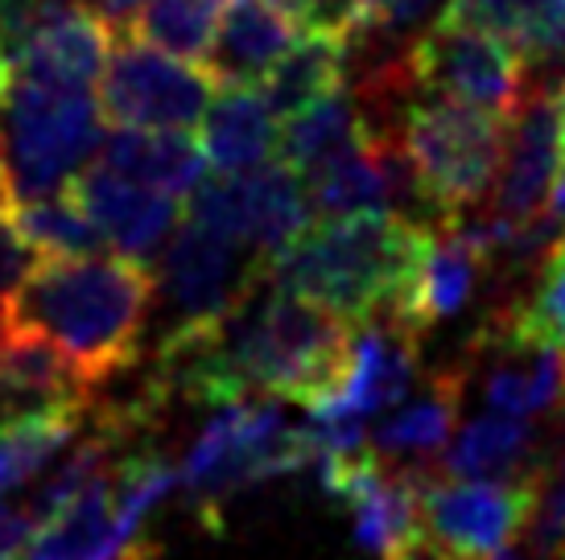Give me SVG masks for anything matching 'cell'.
<instances>
[{
    "instance_id": "14",
    "label": "cell",
    "mask_w": 565,
    "mask_h": 560,
    "mask_svg": "<svg viewBox=\"0 0 565 560\" xmlns=\"http://www.w3.org/2000/svg\"><path fill=\"white\" fill-rule=\"evenodd\" d=\"M565 153L562 137V108L557 95L536 91L516 116V128L508 132V149L500 161V182H495V211L512 223H529L541 215L550 198L557 165Z\"/></svg>"
},
{
    "instance_id": "9",
    "label": "cell",
    "mask_w": 565,
    "mask_h": 560,
    "mask_svg": "<svg viewBox=\"0 0 565 560\" xmlns=\"http://www.w3.org/2000/svg\"><path fill=\"white\" fill-rule=\"evenodd\" d=\"M536 470L524 478L491 483V478H450L429 466H417L422 531L441 548L471 560L516 545V536L529 528V515H533Z\"/></svg>"
},
{
    "instance_id": "21",
    "label": "cell",
    "mask_w": 565,
    "mask_h": 560,
    "mask_svg": "<svg viewBox=\"0 0 565 560\" xmlns=\"http://www.w3.org/2000/svg\"><path fill=\"white\" fill-rule=\"evenodd\" d=\"M462 391H467V375L462 371H434L401 412L380 420L372 450L384 453V457H413V466L434 462L458 429Z\"/></svg>"
},
{
    "instance_id": "27",
    "label": "cell",
    "mask_w": 565,
    "mask_h": 560,
    "mask_svg": "<svg viewBox=\"0 0 565 560\" xmlns=\"http://www.w3.org/2000/svg\"><path fill=\"white\" fill-rule=\"evenodd\" d=\"M500 322L529 343L565 351V231H557V239L550 244V256L536 272L529 297L508 305Z\"/></svg>"
},
{
    "instance_id": "32",
    "label": "cell",
    "mask_w": 565,
    "mask_h": 560,
    "mask_svg": "<svg viewBox=\"0 0 565 560\" xmlns=\"http://www.w3.org/2000/svg\"><path fill=\"white\" fill-rule=\"evenodd\" d=\"M33 528H38V519H33L30 503H9V498H0V552L25 548Z\"/></svg>"
},
{
    "instance_id": "26",
    "label": "cell",
    "mask_w": 565,
    "mask_h": 560,
    "mask_svg": "<svg viewBox=\"0 0 565 560\" xmlns=\"http://www.w3.org/2000/svg\"><path fill=\"white\" fill-rule=\"evenodd\" d=\"M9 215H13L17 231L25 235V244L38 248V256H95L108 248L104 231L66 198V190L46 194V198H30Z\"/></svg>"
},
{
    "instance_id": "24",
    "label": "cell",
    "mask_w": 565,
    "mask_h": 560,
    "mask_svg": "<svg viewBox=\"0 0 565 560\" xmlns=\"http://www.w3.org/2000/svg\"><path fill=\"white\" fill-rule=\"evenodd\" d=\"M79 417L83 412L75 408H50V412L0 420V498L33 483L75 441Z\"/></svg>"
},
{
    "instance_id": "3",
    "label": "cell",
    "mask_w": 565,
    "mask_h": 560,
    "mask_svg": "<svg viewBox=\"0 0 565 560\" xmlns=\"http://www.w3.org/2000/svg\"><path fill=\"white\" fill-rule=\"evenodd\" d=\"M99 99L83 87L9 75L0 99V165L13 198L63 194L99 149Z\"/></svg>"
},
{
    "instance_id": "33",
    "label": "cell",
    "mask_w": 565,
    "mask_h": 560,
    "mask_svg": "<svg viewBox=\"0 0 565 560\" xmlns=\"http://www.w3.org/2000/svg\"><path fill=\"white\" fill-rule=\"evenodd\" d=\"M384 560H471V557H458L450 548H441L438 540H429L425 531H417L413 540H405L401 548H393Z\"/></svg>"
},
{
    "instance_id": "34",
    "label": "cell",
    "mask_w": 565,
    "mask_h": 560,
    "mask_svg": "<svg viewBox=\"0 0 565 560\" xmlns=\"http://www.w3.org/2000/svg\"><path fill=\"white\" fill-rule=\"evenodd\" d=\"M87 4L108 21L111 30H128L132 17H137V9H141V0H87Z\"/></svg>"
},
{
    "instance_id": "20",
    "label": "cell",
    "mask_w": 565,
    "mask_h": 560,
    "mask_svg": "<svg viewBox=\"0 0 565 560\" xmlns=\"http://www.w3.org/2000/svg\"><path fill=\"white\" fill-rule=\"evenodd\" d=\"M347 54H351V37L330 30H301V37L285 50L277 63L268 66L260 83H252L268 111L277 120H289L298 111L315 108L318 99L343 91Z\"/></svg>"
},
{
    "instance_id": "6",
    "label": "cell",
    "mask_w": 565,
    "mask_h": 560,
    "mask_svg": "<svg viewBox=\"0 0 565 560\" xmlns=\"http://www.w3.org/2000/svg\"><path fill=\"white\" fill-rule=\"evenodd\" d=\"M405 75L425 95L516 120L524 108V54L475 21L441 13L408 50Z\"/></svg>"
},
{
    "instance_id": "37",
    "label": "cell",
    "mask_w": 565,
    "mask_h": 560,
    "mask_svg": "<svg viewBox=\"0 0 565 560\" xmlns=\"http://www.w3.org/2000/svg\"><path fill=\"white\" fill-rule=\"evenodd\" d=\"M0 560H17V557H13V552H0Z\"/></svg>"
},
{
    "instance_id": "30",
    "label": "cell",
    "mask_w": 565,
    "mask_h": 560,
    "mask_svg": "<svg viewBox=\"0 0 565 560\" xmlns=\"http://www.w3.org/2000/svg\"><path fill=\"white\" fill-rule=\"evenodd\" d=\"M42 256L33 244H25V235L13 227V218L4 215L0 218V301L13 293L21 280L30 277L33 265H38Z\"/></svg>"
},
{
    "instance_id": "12",
    "label": "cell",
    "mask_w": 565,
    "mask_h": 560,
    "mask_svg": "<svg viewBox=\"0 0 565 560\" xmlns=\"http://www.w3.org/2000/svg\"><path fill=\"white\" fill-rule=\"evenodd\" d=\"M417 358H422V334L401 326L396 317H372L351 334V355L339 388L330 391L310 417H347L367 420L384 408L413 396L417 384Z\"/></svg>"
},
{
    "instance_id": "2",
    "label": "cell",
    "mask_w": 565,
    "mask_h": 560,
    "mask_svg": "<svg viewBox=\"0 0 565 560\" xmlns=\"http://www.w3.org/2000/svg\"><path fill=\"white\" fill-rule=\"evenodd\" d=\"M417 227V218L388 211L315 218L289 248L268 260L265 277L285 293H298L343 317L347 326H363L396 305L413 265Z\"/></svg>"
},
{
    "instance_id": "7",
    "label": "cell",
    "mask_w": 565,
    "mask_h": 560,
    "mask_svg": "<svg viewBox=\"0 0 565 560\" xmlns=\"http://www.w3.org/2000/svg\"><path fill=\"white\" fill-rule=\"evenodd\" d=\"M215 91H220V78L203 63H190V58L149 46L132 33H120L111 42L95 99L111 125L194 132L203 125Z\"/></svg>"
},
{
    "instance_id": "17",
    "label": "cell",
    "mask_w": 565,
    "mask_h": 560,
    "mask_svg": "<svg viewBox=\"0 0 565 560\" xmlns=\"http://www.w3.org/2000/svg\"><path fill=\"white\" fill-rule=\"evenodd\" d=\"M298 37V21H289L268 0H223L203 66L220 83H260V75Z\"/></svg>"
},
{
    "instance_id": "25",
    "label": "cell",
    "mask_w": 565,
    "mask_h": 560,
    "mask_svg": "<svg viewBox=\"0 0 565 560\" xmlns=\"http://www.w3.org/2000/svg\"><path fill=\"white\" fill-rule=\"evenodd\" d=\"M220 9L223 0H141L128 33L149 42V46L166 50V54L206 63Z\"/></svg>"
},
{
    "instance_id": "35",
    "label": "cell",
    "mask_w": 565,
    "mask_h": 560,
    "mask_svg": "<svg viewBox=\"0 0 565 560\" xmlns=\"http://www.w3.org/2000/svg\"><path fill=\"white\" fill-rule=\"evenodd\" d=\"M479 560H541V557H536L529 545H508V548H500V552H487V557H479Z\"/></svg>"
},
{
    "instance_id": "18",
    "label": "cell",
    "mask_w": 565,
    "mask_h": 560,
    "mask_svg": "<svg viewBox=\"0 0 565 560\" xmlns=\"http://www.w3.org/2000/svg\"><path fill=\"white\" fill-rule=\"evenodd\" d=\"M277 132H281V120L268 111L252 83H220L194 140L206 157V170L244 173L273 161Z\"/></svg>"
},
{
    "instance_id": "1",
    "label": "cell",
    "mask_w": 565,
    "mask_h": 560,
    "mask_svg": "<svg viewBox=\"0 0 565 560\" xmlns=\"http://www.w3.org/2000/svg\"><path fill=\"white\" fill-rule=\"evenodd\" d=\"M153 297L158 277L149 265L104 251L42 256L30 277L0 301V310L42 330L99 388L137 363Z\"/></svg>"
},
{
    "instance_id": "13",
    "label": "cell",
    "mask_w": 565,
    "mask_h": 560,
    "mask_svg": "<svg viewBox=\"0 0 565 560\" xmlns=\"http://www.w3.org/2000/svg\"><path fill=\"white\" fill-rule=\"evenodd\" d=\"M483 268H487L483 251L471 248L450 227V218H422L408 277L401 284L396 305L384 317H396L413 334H425L429 326L455 317L471 301Z\"/></svg>"
},
{
    "instance_id": "31",
    "label": "cell",
    "mask_w": 565,
    "mask_h": 560,
    "mask_svg": "<svg viewBox=\"0 0 565 560\" xmlns=\"http://www.w3.org/2000/svg\"><path fill=\"white\" fill-rule=\"evenodd\" d=\"M429 4L434 0H360V25H355V33H388L401 30V25H413L422 13H429Z\"/></svg>"
},
{
    "instance_id": "23",
    "label": "cell",
    "mask_w": 565,
    "mask_h": 560,
    "mask_svg": "<svg viewBox=\"0 0 565 560\" xmlns=\"http://www.w3.org/2000/svg\"><path fill=\"white\" fill-rule=\"evenodd\" d=\"M367 128H372L367 108L343 87V91L318 99L315 108H306V111H298V116L281 120V132H277V161L289 165V170L306 182L310 173H318L327 161H334V157L343 153V149H351Z\"/></svg>"
},
{
    "instance_id": "22",
    "label": "cell",
    "mask_w": 565,
    "mask_h": 560,
    "mask_svg": "<svg viewBox=\"0 0 565 560\" xmlns=\"http://www.w3.org/2000/svg\"><path fill=\"white\" fill-rule=\"evenodd\" d=\"M533 450H536V433L533 424H529V417L487 412V417H475L467 429H458L455 445L441 450L438 474L508 483V478H524V474H533L541 466Z\"/></svg>"
},
{
    "instance_id": "29",
    "label": "cell",
    "mask_w": 565,
    "mask_h": 560,
    "mask_svg": "<svg viewBox=\"0 0 565 560\" xmlns=\"http://www.w3.org/2000/svg\"><path fill=\"white\" fill-rule=\"evenodd\" d=\"M273 9H281L289 21H298L301 30H330L355 37L360 25V0H268Z\"/></svg>"
},
{
    "instance_id": "4",
    "label": "cell",
    "mask_w": 565,
    "mask_h": 560,
    "mask_svg": "<svg viewBox=\"0 0 565 560\" xmlns=\"http://www.w3.org/2000/svg\"><path fill=\"white\" fill-rule=\"evenodd\" d=\"M310 462L301 424H289L281 405L239 396L215 405L199 437L190 441L178 486L199 507L206 528H220V503L256 483L294 474Z\"/></svg>"
},
{
    "instance_id": "11",
    "label": "cell",
    "mask_w": 565,
    "mask_h": 560,
    "mask_svg": "<svg viewBox=\"0 0 565 560\" xmlns=\"http://www.w3.org/2000/svg\"><path fill=\"white\" fill-rule=\"evenodd\" d=\"M66 198L104 231V239H108V248H116V256L137 260V265H153L161 248L170 244V235L178 231V223H182V203L178 198L141 186V182H132V177L108 170L99 161L83 165L71 177Z\"/></svg>"
},
{
    "instance_id": "36",
    "label": "cell",
    "mask_w": 565,
    "mask_h": 560,
    "mask_svg": "<svg viewBox=\"0 0 565 560\" xmlns=\"http://www.w3.org/2000/svg\"><path fill=\"white\" fill-rule=\"evenodd\" d=\"M9 91V58H4V50H0V99Z\"/></svg>"
},
{
    "instance_id": "19",
    "label": "cell",
    "mask_w": 565,
    "mask_h": 560,
    "mask_svg": "<svg viewBox=\"0 0 565 560\" xmlns=\"http://www.w3.org/2000/svg\"><path fill=\"white\" fill-rule=\"evenodd\" d=\"M95 161L170 198H186L206 177V157L199 140L190 132H161V128L111 125V132L99 137Z\"/></svg>"
},
{
    "instance_id": "8",
    "label": "cell",
    "mask_w": 565,
    "mask_h": 560,
    "mask_svg": "<svg viewBox=\"0 0 565 560\" xmlns=\"http://www.w3.org/2000/svg\"><path fill=\"white\" fill-rule=\"evenodd\" d=\"M186 198L190 203L182 218L203 223L206 231L248 248L265 265L315 223L306 182L281 161H265L244 173L203 177Z\"/></svg>"
},
{
    "instance_id": "28",
    "label": "cell",
    "mask_w": 565,
    "mask_h": 560,
    "mask_svg": "<svg viewBox=\"0 0 565 560\" xmlns=\"http://www.w3.org/2000/svg\"><path fill=\"white\" fill-rule=\"evenodd\" d=\"M516 50L524 54V63L565 54V0H529Z\"/></svg>"
},
{
    "instance_id": "10",
    "label": "cell",
    "mask_w": 565,
    "mask_h": 560,
    "mask_svg": "<svg viewBox=\"0 0 565 560\" xmlns=\"http://www.w3.org/2000/svg\"><path fill=\"white\" fill-rule=\"evenodd\" d=\"M161 289L173 310L170 330L220 326L239 301L265 284L268 265L248 248L182 218L158 256Z\"/></svg>"
},
{
    "instance_id": "5",
    "label": "cell",
    "mask_w": 565,
    "mask_h": 560,
    "mask_svg": "<svg viewBox=\"0 0 565 560\" xmlns=\"http://www.w3.org/2000/svg\"><path fill=\"white\" fill-rule=\"evenodd\" d=\"M508 132H512V120L441 99V95L405 99L396 140L429 218L479 206L500 173Z\"/></svg>"
},
{
    "instance_id": "15",
    "label": "cell",
    "mask_w": 565,
    "mask_h": 560,
    "mask_svg": "<svg viewBox=\"0 0 565 560\" xmlns=\"http://www.w3.org/2000/svg\"><path fill=\"white\" fill-rule=\"evenodd\" d=\"M479 346H487L483 396L491 412L536 417V412H550L565 396V351L520 338L500 317L483 326Z\"/></svg>"
},
{
    "instance_id": "16",
    "label": "cell",
    "mask_w": 565,
    "mask_h": 560,
    "mask_svg": "<svg viewBox=\"0 0 565 560\" xmlns=\"http://www.w3.org/2000/svg\"><path fill=\"white\" fill-rule=\"evenodd\" d=\"M111 42H116V30L95 13L87 0H79L17 50L9 58V75L95 91L99 78H104V66H108Z\"/></svg>"
}]
</instances>
